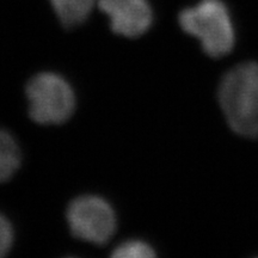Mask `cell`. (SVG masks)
<instances>
[{
	"instance_id": "4",
	"label": "cell",
	"mask_w": 258,
	"mask_h": 258,
	"mask_svg": "<svg viewBox=\"0 0 258 258\" xmlns=\"http://www.w3.org/2000/svg\"><path fill=\"white\" fill-rule=\"evenodd\" d=\"M67 221L76 238L96 245H104L116 231V215L106 200L83 195L73 200L67 209Z\"/></svg>"
},
{
	"instance_id": "5",
	"label": "cell",
	"mask_w": 258,
	"mask_h": 258,
	"mask_svg": "<svg viewBox=\"0 0 258 258\" xmlns=\"http://www.w3.org/2000/svg\"><path fill=\"white\" fill-rule=\"evenodd\" d=\"M98 6L110 19L112 31L121 36L139 37L152 25L153 14L147 0H98Z\"/></svg>"
},
{
	"instance_id": "3",
	"label": "cell",
	"mask_w": 258,
	"mask_h": 258,
	"mask_svg": "<svg viewBox=\"0 0 258 258\" xmlns=\"http://www.w3.org/2000/svg\"><path fill=\"white\" fill-rule=\"evenodd\" d=\"M29 115L36 123L61 124L76 109V95L69 82L59 74L42 72L27 85Z\"/></svg>"
},
{
	"instance_id": "9",
	"label": "cell",
	"mask_w": 258,
	"mask_h": 258,
	"mask_svg": "<svg viewBox=\"0 0 258 258\" xmlns=\"http://www.w3.org/2000/svg\"><path fill=\"white\" fill-rule=\"evenodd\" d=\"M12 243H14V228L8 218L0 213V257L8 254L12 247Z\"/></svg>"
},
{
	"instance_id": "8",
	"label": "cell",
	"mask_w": 258,
	"mask_h": 258,
	"mask_svg": "<svg viewBox=\"0 0 258 258\" xmlns=\"http://www.w3.org/2000/svg\"><path fill=\"white\" fill-rule=\"evenodd\" d=\"M111 256L116 258H150L156 256V252L146 241L132 239L116 246Z\"/></svg>"
},
{
	"instance_id": "7",
	"label": "cell",
	"mask_w": 258,
	"mask_h": 258,
	"mask_svg": "<svg viewBox=\"0 0 258 258\" xmlns=\"http://www.w3.org/2000/svg\"><path fill=\"white\" fill-rule=\"evenodd\" d=\"M21 165V151L15 138L0 128V183L15 175Z\"/></svg>"
},
{
	"instance_id": "2",
	"label": "cell",
	"mask_w": 258,
	"mask_h": 258,
	"mask_svg": "<svg viewBox=\"0 0 258 258\" xmlns=\"http://www.w3.org/2000/svg\"><path fill=\"white\" fill-rule=\"evenodd\" d=\"M179 24L186 34L201 42L211 57H222L234 46V28L227 8L221 0H201L198 5L183 10Z\"/></svg>"
},
{
	"instance_id": "6",
	"label": "cell",
	"mask_w": 258,
	"mask_h": 258,
	"mask_svg": "<svg viewBox=\"0 0 258 258\" xmlns=\"http://www.w3.org/2000/svg\"><path fill=\"white\" fill-rule=\"evenodd\" d=\"M63 27L73 28L86 21L98 0H50Z\"/></svg>"
},
{
	"instance_id": "1",
	"label": "cell",
	"mask_w": 258,
	"mask_h": 258,
	"mask_svg": "<svg viewBox=\"0 0 258 258\" xmlns=\"http://www.w3.org/2000/svg\"><path fill=\"white\" fill-rule=\"evenodd\" d=\"M219 101L235 133L258 139V63L238 64L226 73L219 89Z\"/></svg>"
}]
</instances>
